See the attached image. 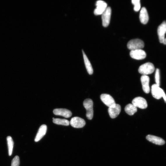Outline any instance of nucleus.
Wrapping results in <instances>:
<instances>
[{"label":"nucleus","instance_id":"obj_10","mask_svg":"<svg viewBox=\"0 0 166 166\" xmlns=\"http://www.w3.org/2000/svg\"><path fill=\"white\" fill-rule=\"evenodd\" d=\"M70 123L73 127L79 128L83 127L85 125V122L83 118L76 117L71 118Z\"/></svg>","mask_w":166,"mask_h":166},{"label":"nucleus","instance_id":"obj_22","mask_svg":"<svg viewBox=\"0 0 166 166\" xmlns=\"http://www.w3.org/2000/svg\"><path fill=\"white\" fill-rule=\"evenodd\" d=\"M132 3L134 5V10L136 11H139L141 8L140 0H132Z\"/></svg>","mask_w":166,"mask_h":166},{"label":"nucleus","instance_id":"obj_14","mask_svg":"<svg viewBox=\"0 0 166 166\" xmlns=\"http://www.w3.org/2000/svg\"><path fill=\"white\" fill-rule=\"evenodd\" d=\"M121 106L118 104H116L115 107L109 108L108 112L110 116L112 118H116L121 112Z\"/></svg>","mask_w":166,"mask_h":166},{"label":"nucleus","instance_id":"obj_5","mask_svg":"<svg viewBox=\"0 0 166 166\" xmlns=\"http://www.w3.org/2000/svg\"><path fill=\"white\" fill-rule=\"evenodd\" d=\"M111 14V9L110 7H107L102 15V24L103 26L106 27L109 25Z\"/></svg>","mask_w":166,"mask_h":166},{"label":"nucleus","instance_id":"obj_23","mask_svg":"<svg viewBox=\"0 0 166 166\" xmlns=\"http://www.w3.org/2000/svg\"><path fill=\"white\" fill-rule=\"evenodd\" d=\"M20 160L19 157L18 156H15L11 162V166H19Z\"/></svg>","mask_w":166,"mask_h":166},{"label":"nucleus","instance_id":"obj_7","mask_svg":"<svg viewBox=\"0 0 166 166\" xmlns=\"http://www.w3.org/2000/svg\"><path fill=\"white\" fill-rule=\"evenodd\" d=\"M130 55L131 58L139 60L144 59L146 56L145 51L142 49L131 50Z\"/></svg>","mask_w":166,"mask_h":166},{"label":"nucleus","instance_id":"obj_13","mask_svg":"<svg viewBox=\"0 0 166 166\" xmlns=\"http://www.w3.org/2000/svg\"><path fill=\"white\" fill-rule=\"evenodd\" d=\"M55 115L61 116L66 118L70 117L72 115L71 112L65 109H55L53 111Z\"/></svg>","mask_w":166,"mask_h":166},{"label":"nucleus","instance_id":"obj_25","mask_svg":"<svg viewBox=\"0 0 166 166\" xmlns=\"http://www.w3.org/2000/svg\"><path fill=\"white\" fill-rule=\"evenodd\" d=\"M162 97H163L165 102L166 103V95L163 90L162 92Z\"/></svg>","mask_w":166,"mask_h":166},{"label":"nucleus","instance_id":"obj_6","mask_svg":"<svg viewBox=\"0 0 166 166\" xmlns=\"http://www.w3.org/2000/svg\"><path fill=\"white\" fill-rule=\"evenodd\" d=\"M132 104L136 107L141 109H145L148 106L146 100L142 97H136L132 101Z\"/></svg>","mask_w":166,"mask_h":166},{"label":"nucleus","instance_id":"obj_9","mask_svg":"<svg viewBox=\"0 0 166 166\" xmlns=\"http://www.w3.org/2000/svg\"><path fill=\"white\" fill-rule=\"evenodd\" d=\"M157 32L159 41L160 43H163L166 33V21H164L158 27Z\"/></svg>","mask_w":166,"mask_h":166},{"label":"nucleus","instance_id":"obj_24","mask_svg":"<svg viewBox=\"0 0 166 166\" xmlns=\"http://www.w3.org/2000/svg\"><path fill=\"white\" fill-rule=\"evenodd\" d=\"M155 81L156 84L159 86L160 85V71L158 69H157L155 74Z\"/></svg>","mask_w":166,"mask_h":166},{"label":"nucleus","instance_id":"obj_26","mask_svg":"<svg viewBox=\"0 0 166 166\" xmlns=\"http://www.w3.org/2000/svg\"><path fill=\"white\" fill-rule=\"evenodd\" d=\"M164 44L166 45V38H165L163 43Z\"/></svg>","mask_w":166,"mask_h":166},{"label":"nucleus","instance_id":"obj_12","mask_svg":"<svg viewBox=\"0 0 166 166\" xmlns=\"http://www.w3.org/2000/svg\"><path fill=\"white\" fill-rule=\"evenodd\" d=\"M163 90L156 84L153 85L151 87V93L154 98L157 99H161Z\"/></svg>","mask_w":166,"mask_h":166},{"label":"nucleus","instance_id":"obj_21","mask_svg":"<svg viewBox=\"0 0 166 166\" xmlns=\"http://www.w3.org/2000/svg\"><path fill=\"white\" fill-rule=\"evenodd\" d=\"M53 122L54 123L57 125L68 126L70 124L69 122L65 119L53 118Z\"/></svg>","mask_w":166,"mask_h":166},{"label":"nucleus","instance_id":"obj_16","mask_svg":"<svg viewBox=\"0 0 166 166\" xmlns=\"http://www.w3.org/2000/svg\"><path fill=\"white\" fill-rule=\"evenodd\" d=\"M47 130V126L43 125L39 128L36 136L35 141L37 142L41 140L46 134Z\"/></svg>","mask_w":166,"mask_h":166},{"label":"nucleus","instance_id":"obj_1","mask_svg":"<svg viewBox=\"0 0 166 166\" xmlns=\"http://www.w3.org/2000/svg\"><path fill=\"white\" fill-rule=\"evenodd\" d=\"M83 105L87 111V117L89 120L92 119L94 116L93 101L90 99H86L84 101Z\"/></svg>","mask_w":166,"mask_h":166},{"label":"nucleus","instance_id":"obj_17","mask_svg":"<svg viewBox=\"0 0 166 166\" xmlns=\"http://www.w3.org/2000/svg\"><path fill=\"white\" fill-rule=\"evenodd\" d=\"M139 18L140 21L143 24L146 25L148 22L149 20L148 15L146 8L143 7L140 11Z\"/></svg>","mask_w":166,"mask_h":166},{"label":"nucleus","instance_id":"obj_2","mask_svg":"<svg viewBox=\"0 0 166 166\" xmlns=\"http://www.w3.org/2000/svg\"><path fill=\"white\" fill-rule=\"evenodd\" d=\"M154 70L155 67L153 64L151 62H147L140 67L139 72L143 75L147 76L152 74Z\"/></svg>","mask_w":166,"mask_h":166},{"label":"nucleus","instance_id":"obj_18","mask_svg":"<svg viewBox=\"0 0 166 166\" xmlns=\"http://www.w3.org/2000/svg\"><path fill=\"white\" fill-rule=\"evenodd\" d=\"M83 53L85 67L86 68L88 74L90 75H91L93 73V68L87 55H86L83 50Z\"/></svg>","mask_w":166,"mask_h":166},{"label":"nucleus","instance_id":"obj_20","mask_svg":"<svg viewBox=\"0 0 166 166\" xmlns=\"http://www.w3.org/2000/svg\"><path fill=\"white\" fill-rule=\"evenodd\" d=\"M7 139L8 143L9 155L11 156L13 153L14 146V141L12 138L10 136H8L7 137Z\"/></svg>","mask_w":166,"mask_h":166},{"label":"nucleus","instance_id":"obj_3","mask_svg":"<svg viewBox=\"0 0 166 166\" xmlns=\"http://www.w3.org/2000/svg\"><path fill=\"white\" fill-rule=\"evenodd\" d=\"M128 48L131 50L141 49L144 47V43L139 39H132L127 43Z\"/></svg>","mask_w":166,"mask_h":166},{"label":"nucleus","instance_id":"obj_8","mask_svg":"<svg viewBox=\"0 0 166 166\" xmlns=\"http://www.w3.org/2000/svg\"><path fill=\"white\" fill-rule=\"evenodd\" d=\"M96 8L94 11L95 15H102L107 8V4L104 1H97L96 3Z\"/></svg>","mask_w":166,"mask_h":166},{"label":"nucleus","instance_id":"obj_4","mask_svg":"<svg viewBox=\"0 0 166 166\" xmlns=\"http://www.w3.org/2000/svg\"><path fill=\"white\" fill-rule=\"evenodd\" d=\"M100 99L103 103L109 108L114 107L116 104L113 98L109 95L102 94L101 95Z\"/></svg>","mask_w":166,"mask_h":166},{"label":"nucleus","instance_id":"obj_19","mask_svg":"<svg viewBox=\"0 0 166 166\" xmlns=\"http://www.w3.org/2000/svg\"><path fill=\"white\" fill-rule=\"evenodd\" d=\"M125 111L128 115L131 116L137 112V108L132 104H129L125 107Z\"/></svg>","mask_w":166,"mask_h":166},{"label":"nucleus","instance_id":"obj_15","mask_svg":"<svg viewBox=\"0 0 166 166\" xmlns=\"http://www.w3.org/2000/svg\"><path fill=\"white\" fill-rule=\"evenodd\" d=\"M146 139L148 141L157 145H162L165 144V141L162 138L152 135H148L146 137Z\"/></svg>","mask_w":166,"mask_h":166},{"label":"nucleus","instance_id":"obj_11","mask_svg":"<svg viewBox=\"0 0 166 166\" xmlns=\"http://www.w3.org/2000/svg\"><path fill=\"white\" fill-rule=\"evenodd\" d=\"M141 81L143 90L145 93L148 94L150 92L149 77L147 76L142 75L141 77Z\"/></svg>","mask_w":166,"mask_h":166}]
</instances>
